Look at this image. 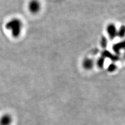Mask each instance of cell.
I'll list each match as a JSON object with an SVG mask.
<instances>
[{"mask_svg": "<svg viewBox=\"0 0 125 125\" xmlns=\"http://www.w3.org/2000/svg\"><path fill=\"white\" fill-rule=\"evenodd\" d=\"M105 58L103 56L99 57V59L97 60L96 64L97 66H98L99 68H102L103 67L104 63H105Z\"/></svg>", "mask_w": 125, "mask_h": 125, "instance_id": "7", "label": "cell"}, {"mask_svg": "<svg viewBox=\"0 0 125 125\" xmlns=\"http://www.w3.org/2000/svg\"><path fill=\"white\" fill-rule=\"evenodd\" d=\"M11 121L12 118L10 115H3L0 118V125H10Z\"/></svg>", "mask_w": 125, "mask_h": 125, "instance_id": "5", "label": "cell"}, {"mask_svg": "<svg viewBox=\"0 0 125 125\" xmlns=\"http://www.w3.org/2000/svg\"><path fill=\"white\" fill-rule=\"evenodd\" d=\"M83 67L85 70H91L93 68L94 62L93 59L90 58H85L82 62Z\"/></svg>", "mask_w": 125, "mask_h": 125, "instance_id": "4", "label": "cell"}, {"mask_svg": "<svg viewBox=\"0 0 125 125\" xmlns=\"http://www.w3.org/2000/svg\"><path fill=\"white\" fill-rule=\"evenodd\" d=\"M117 69V66L114 63H112L108 66L107 70L109 72H113Z\"/></svg>", "mask_w": 125, "mask_h": 125, "instance_id": "9", "label": "cell"}, {"mask_svg": "<svg viewBox=\"0 0 125 125\" xmlns=\"http://www.w3.org/2000/svg\"><path fill=\"white\" fill-rule=\"evenodd\" d=\"M41 8V3L39 0H30L28 3V9L31 14H36L38 13Z\"/></svg>", "mask_w": 125, "mask_h": 125, "instance_id": "2", "label": "cell"}, {"mask_svg": "<svg viewBox=\"0 0 125 125\" xmlns=\"http://www.w3.org/2000/svg\"><path fill=\"white\" fill-rule=\"evenodd\" d=\"M124 48V42L123 41L114 45L113 49L114 50V51L117 54L120 53V51Z\"/></svg>", "mask_w": 125, "mask_h": 125, "instance_id": "6", "label": "cell"}, {"mask_svg": "<svg viewBox=\"0 0 125 125\" xmlns=\"http://www.w3.org/2000/svg\"><path fill=\"white\" fill-rule=\"evenodd\" d=\"M101 44L103 48H106V47L107 44V40L106 39V38H105V37H103V38L102 39Z\"/></svg>", "mask_w": 125, "mask_h": 125, "instance_id": "10", "label": "cell"}, {"mask_svg": "<svg viewBox=\"0 0 125 125\" xmlns=\"http://www.w3.org/2000/svg\"><path fill=\"white\" fill-rule=\"evenodd\" d=\"M125 29L124 26H122L120 27V28L117 31V37H119L121 38H124L125 36Z\"/></svg>", "mask_w": 125, "mask_h": 125, "instance_id": "8", "label": "cell"}, {"mask_svg": "<svg viewBox=\"0 0 125 125\" xmlns=\"http://www.w3.org/2000/svg\"><path fill=\"white\" fill-rule=\"evenodd\" d=\"M5 27L7 30L10 31L11 36L14 38H18L21 33L23 23L21 19L14 18L7 22Z\"/></svg>", "mask_w": 125, "mask_h": 125, "instance_id": "1", "label": "cell"}, {"mask_svg": "<svg viewBox=\"0 0 125 125\" xmlns=\"http://www.w3.org/2000/svg\"><path fill=\"white\" fill-rule=\"evenodd\" d=\"M106 32L109 36V38L111 40H114L117 37V31L118 29H117L116 26L114 23H109L106 27Z\"/></svg>", "mask_w": 125, "mask_h": 125, "instance_id": "3", "label": "cell"}]
</instances>
